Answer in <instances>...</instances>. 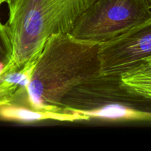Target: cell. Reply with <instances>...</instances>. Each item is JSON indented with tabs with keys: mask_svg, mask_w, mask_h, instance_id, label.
Masks as SVG:
<instances>
[{
	"mask_svg": "<svg viewBox=\"0 0 151 151\" xmlns=\"http://www.w3.org/2000/svg\"><path fill=\"white\" fill-rule=\"evenodd\" d=\"M99 49L98 43L77 39L69 33L49 36L27 86L28 106L36 110L66 111L61 106L63 97L100 73Z\"/></svg>",
	"mask_w": 151,
	"mask_h": 151,
	"instance_id": "cell-1",
	"label": "cell"
},
{
	"mask_svg": "<svg viewBox=\"0 0 151 151\" xmlns=\"http://www.w3.org/2000/svg\"><path fill=\"white\" fill-rule=\"evenodd\" d=\"M97 0H9L5 27L13 46L10 69H21L38 58L52 34L69 33Z\"/></svg>",
	"mask_w": 151,
	"mask_h": 151,
	"instance_id": "cell-2",
	"label": "cell"
},
{
	"mask_svg": "<svg viewBox=\"0 0 151 151\" xmlns=\"http://www.w3.org/2000/svg\"><path fill=\"white\" fill-rule=\"evenodd\" d=\"M61 106L89 119L151 121L150 107L124 86L120 75L100 73L84 81L63 97Z\"/></svg>",
	"mask_w": 151,
	"mask_h": 151,
	"instance_id": "cell-3",
	"label": "cell"
},
{
	"mask_svg": "<svg viewBox=\"0 0 151 151\" xmlns=\"http://www.w3.org/2000/svg\"><path fill=\"white\" fill-rule=\"evenodd\" d=\"M150 18L147 0H97L78 18L69 33L77 39L101 44Z\"/></svg>",
	"mask_w": 151,
	"mask_h": 151,
	"instance_id": "cell-4",
	"label": "cell"
},
{
	"mask_svg": "<svg viewBox=\"0 0 151 151\" xmlns=\"http://www.w3.org/2000/svg\"><path fill=\"white\" fill-rule=\"evenodd\" d=\"M151 57V18L100 44V73L121 75Z\"/></svg>",
	"mask_w": 151,
	"mask_h": 151,
	"instance_id": "cell-5",
	"label": "cell"
},
{
	"mask_svg": "<svg viewBox=\"0 0 151 151\" xmlns=\"http://www.w3.org/2000/svg\"><path fill=\"white\" fill-rule=\"evenodd\" d=\"M0 118L5 120L19 122H32L44 120L75 122L90 119L88 116L78 112L36 110L30 107L19 106L15 103L0 106Z\"/></svg>",
	"mask_w": 151,
	"mask_h": 151,
	"instance_id": "cell-6",
	"label": "cell"
},
{
	"mask_svg": "<svg viewBox=\"0 0 151 151\" xmlns=\"http://www.w3.org/2000/svg\"><path fill=\"white\" fill-rule=\"evenodd\" d=\"M36 60L27 63L19 70L0 74V106L14 103L19 96L26 92Z\"/></svg>",
	"mask_w": 151,
	"mask_h": 151,
	"instance_id": "cell-7",
	"label": "cell"
},
{
	"mask_svg": "<svg viewBox=\"0 0 151 151\" xmlns=\"http://www.w3.org/2000/svg\"><path fill=\"white\" fill-rule=\"evenodd\" d=\"M120 76L124 86L140 96L151 109V63L150 62L145 60H142Z\"/></svg>",
	"mask_w": 151,
	"mask_h": 151,
	"instance_id": "cell-8",
	"label": "cell"
},
{
	"mask_svg": "<svg viewBox=\"0 0 151 151\" xmlns=\"http://www.w3.org/2000/svg\"><path fill=\"white\" fill-rule=\"evenodd\" d=\"M13 55V46L5 24L0 21V73L7 67Z\"/></svg>",
	"mask_w": 151,
	"mask_h": 151,
	"instance_id": "cell-9",
	"label": "cell"
},
{
	"mask_svg": "<svg viewBox=\"0 0 151 151\" xmlns=\"http://www.w3.org/2000/svg\"><path fill=\"white\" fill-rule=\"evenodd\" d=\"M145 60H147V61H149V62H150V63H151V57L147 58L145 59Z\"/></svg>",
	"mask_w": 151,
	"mask_h": 151,
	"instance_id": "cell-10",
	"label": "cell"
},
{
	"mask_svg": "<svg viewBox=\"0 0 151 151\" xmlns=\"http://www.w3.org/2000/svg\"><path fill=\"white\" fill-rule=\"evenodd\" d=\"M1 1H2V2H3V3H4H4H6V2H7V1H9V0H1Z\"/></svg>",
	"mask_w": 151,
	"mask_h": 151,
	"instance_id": "cell-11",
	"label": "cell"
},
{
	"mask_svg": "<svg viewBox=\"0 0 151 151\" xmlns=\"http://www.w3.org/2000/svg\"><path fill=\"white\" fill-rule=\"evenodd\" d=\"M147 1H148L149 4H150V7H151V0H147Z\"/></svg>",
	"mask_w": 151,
	"mask_h": 151,
	"instance_id": "cell-12",
	"label": "cell"
},
{
	"mask_svg": "<svg viewBox=\"0 0 151 151\" xmlns=\"http://www.w3.org/2000/svg\"><path fill=\"white\" fill-rule=\"evenodd\" d=\"M2 3H3L2 1H1V0H0V6H1V4H2Z\"/></svg>",
	"mask_w": 151,
	"mask_h": 151,
	"instance_id": "cell-13",
	"label": "cell"
}]
</instances>
